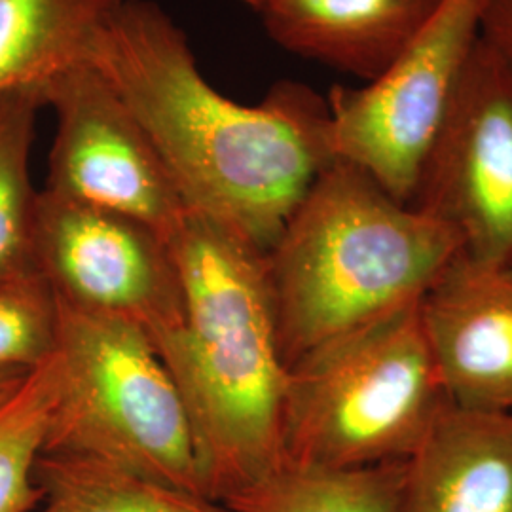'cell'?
I'll return each mask as SVG.
<instances>
[{
    "instance_id": "cell-1",
    "label": "cell",
    "mask_w": 512,
    "mask_h": 512,
    "mask_svg": "<svg viewBox=\"0 0 512 512\" xmlns=\"http://www.w3.org/2000/svg\"><path fill=\"white\" fill-rule=\"evenodd\" d=\"M90 61L156 148L186 211L268 255L336 158L327 97L279 82L258 105L215 90L188 38L150 0H120Z\"/></svg>"
},
{
    "instance_id": "cell-2",
    "label": "cell",
    "mask_w": 512,
    "mask_h": 512,
    "mask_svg": "<svg viewBox=\"0 0 512 512\" xmlns=\"http://www.w3.org/2000/svg\"><path fill=\"white\" fill-rule=\"evenodd\" d=\"M165 243L177 275L179 313L150 342L190 416L203 494L222 503L285 463L289 366L275 325L266 255L192 211Z\"/></svg>"
},
{
    "instance_id": "cell-3",
    "label": "cell",
    "mask_w": 512,
    "mask_h": 512,
    "mask_svg": "<svg viewBox=\"0 0 512 512\" xmlns=\"http://www.w3.org/2000/svg\"><path fill=\"white\" fill-rule=\"evenodd\" d=\"M458 256L446 224L334 160L266 255L285 363L420 304Z\"/></svg>"
},
{
    "instance_id": "cell-4",
    "label": "cell",
    "mask_w": 512,
    "mask_h": 512,
    "mask_svg": "<svg viewBox=\"0 0 512 512\" xmlns=\"http://www.w3.org/2000/svg\"><path fill=\"white\" fill-rule=\"evenodd\" d=\"M450 403L420 304L408 306L289 368L285 461L327 469L406 461Z\"/></svg>"
},
{
    "instance_id": "cell-5",
    "label": "cell",
    "mask_w": 512,
    "mask_h": 512,
    "mask_svg": "<svg viewBox=\"0 0 512 512\" xmlns=\"http://www.w3.org/2000/svg\"><path fill=\"white\" fill-rule=\"evenodd\" d=\"M57 310L59 397L42 452L105 461L205 495L190 416L147 334L59 298Z\"/></svg>"
},
{
    "instance_id": "cell-6",
    "label": "cell",
    "mask_w": 512,
    "mask_h": 512,
    "mask_svg": "<svg viewBox=\"0 0 512 512\" xmlns=\"http://www.w3.org/2000/svg\"><path fill=\"white\" fill-rule=\"evenodd\" d=\"M484 2L442 0L384 74L327 97L334 158L365 171L397 202H414L480 40Z\"/></svg>"
},
{
    "instance_id": "cell-7",
    "label": "cell",
    "mask_w": 512,
    "mask_h": 512,
    "mask_svg": "<svg viewBox=\"0 0 512 512\" xmlns=\"http://www.w3.org/2000/svg\"><path fill=\"white\" fill-rule=\"evenodd\" d=\"M412 207L456 234L461 258L512 266V71L482 38Z\"/></svg>"
},
{
    "instance_id": "cell-8",
    "label": "cell",
    "mask_w": 512,
    "mask_h": 512,
    "mask_svg": "<svg viewBox=\"0 0 512 512\" xmlns=\"http://www.w3.org/2000/svg\"><path fill=\"white\" fill-rule=\"evenodd\" d=\"M57 129L44 190L139 220L167 241L186 209L135 114L92 61L46 93Z\"/></svg>"
},
{
    "instance_id": "cell-9",
    "label": "cell",
    "mask_w": 512,
    "mask_h": 512,
    "mask_svg": "<svg viewBox=\"0 0 512 512\" xmlns=\"http://www.w3.org/2000/svg\"><path fill=\"white\" fill-rule=\"evenodd\" d=\"M35 264L61 302L120 319L148 340L179 313L167 243L139 220L40 190Z\"/></svg>"
},
{
    "instance_id": "cell-10",
    "label": "cell",
    "mask_w": 512,
    "mask_h": 512,
    "mask_svg": "<svg viewBox=\"0 0 512 512\" xmlns=\"http://www.w3.org/2000/svg\"><path fill=\"white\" fill-rule=\"evenodd\" d=\"M420 313L452 404L512 414V266L458 256Z\"/></svg>"
},
{
    "instance_id": "cell-11",
    "label": "cell",
    "mask_w": 512,
    "mask_h": 512,
    "mask_svg": "<svg viewBox=\"0 0 512 512\" xmlns=\"http://www.w3.org/2000/svg\"><path fill=\"white\" fill-rule=\"evenodd\" d=\"M399 512H512V414L448 404L406 459Z\"/></svg>"
},
{
    "instance_id": "cell-12",
    "label": "cell",
    "mask_w": 512,
    "mask_h": 512,
    "mask_svg": "<svg viewBox=\"0 0 512 512\" xmlns=\"http://www.w3.org/2000/svg\"><path fill=\"white\" fill-rule=\"evenodd\" d=\"M442 0H274L260 14L281 48L366 84L384 74Z\"/></svg>"
},
{
    "instance_id": "cell-13",
    "label": "cell",
    "mask_w": 512,
    "mask_h": 512,
    "mask_svg": "<svg viewBox=\"0 0 512 512\" xmlns=\"http://www.w3.org/2000/svg\"><path fill=\"white\" fill-rule=\"evenodd\" d=\"M120 0H0V107L46 105L61 74L90 61Z\"/></svg>"
},
{
    "instance_id": "cell-14",
    "label": "cell",
    "mask_w": 512,
    "mask_h": 512,
    "mask_svg": "<svg viewBox=\"0 0 512 512\" xmlns=\"http://www.w3.org/2000/svg\"><path fill=\"white\" fill-rule=\"evenodd\" d=\"M31 512H232L194 494L97 459L42 452Z\"/></svg>"
},
{
    "instance_id": "cell-15",
    "label": "cell",
    "mask_w": 512,
    "mask_h": 512,
    "mask_svg": "<svg viewBox=\"0 0 512 512\" xmlns=\"http://www.w3.org/2000/svg\"><path fill=\"white\" fill-rule=\"evenodd\" d=\"M406 461L327 469L285 461L222 501L232 512H399Z\"/></svg>"
},
{
    "instance_id": "cell-16",
    "label": "cell",
    "mask_w": 512,
    "mask_h": 512,
    "mask_svg": "<svg viewBox=\"0 0 512 512\" xmlns=\"http://www.w3.org/2000/svg\"><path fill=\"white\" fill-rule=\"evenodd\" d=\"M59 378L54 353L0 387V512H31L38 505L35 467L54 416Z\"/></svg>"
},
{
    "instance_id": "cell-17",
    "label": "cell",
    "mask_w": 512,
    "mask_h": 512,
    "mask_svg": "<svg viewBox=\"0 0 512 512\" xmlns=\"http://www.w3.org/2000/svg\"><path fill=\"white\" fill-rule=\"evenodd\" d=\"M38 109L35 101L0 107V277L38 272V192L29 171Z\"/></svg>"
},
{
    "instance_id": "cell-18",
    "label": "cell",
    "mask_w": 512,
    "mask_h": 512,
    "mask_svg": "<svg viewBox=\"0 0 512 512\" xmlns=\"http://www.w3.org/2000/svg\"><path fill=\"white\" fill-rule=\"evenodd\" d=\"M57 298L40 272L0 277V370L29 372L57 348Z\"/></svg>"
},
{
    "instance_id": "cell-19",
    "label": "cell",
    "mask_w": 512,
    "mask_h": 512,
    "mask_svg": "<svg viewBox=\"0 0 512 512\" xmlns=\"http://www.w3.org/2000/svg\"><path fill=\"white\" fill-rule=\"evenodd\" d=\"M480 38L512 71V0H486Z\"/></svg>"
},
{
    "instance_id": "cell-20",
    "label": "cell",
    "mask_w": 512,
    "mask_h": 512,
    "mask_svg": "<svg viewBox=\"0 0 512 512\" xmlns=\"http://www.w3.org/2000/svg\"><path fill=\"white\" fill-rule=\"evenodd\" d=\"M23 374H27V372H21V370H0V387L18 380Z\"/></svg>"
},
{
    "instance_id": "cell-21",
    "label": "cell",
    "mask_w": 512,
    "mask_h": 512,
    "mask_svg": "<svg viewBox=\"0 0 512 512\" xmlns=\"http://www.w3.org/2000/svg\"><path fill=\"white\" fill-rule=\"evenodd\" d=\"M241 2H245L247 6H251L256 12H262V10H264L270 2H274V0H241Z\"/></svg>"
}]
</instances>
